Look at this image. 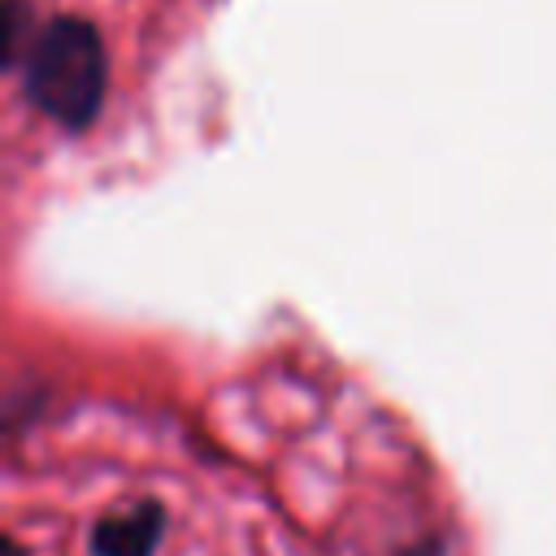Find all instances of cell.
Instances as JSON below:
<instances>
[{"mask_svg": "<svg viewBox=\"0 0 556 556\" xmlns=\"http://www.w3.org/2000/svg\"><path fill=\"white\" fill-rule=\"evenodd\" d=\"M161 539L165 508L156 500H139L91 526V556H156Z\"/></svg>", "mask_w": 556, "mask_h": 556, "instance_id": "7a4b0ae2", "label": "cell"}, {"mask_svg": "<svg viewBox=\"0 0 556 556\" xmlns=\"http://www.w3.org/2000/svg\"><path fill=\"white\" fill-rule=\"evenodd\" d=\"M109 87L104 39L87 17L56 13L30 39L26 56V96L52 122L83 130L96 122Z\"/></svg>", "mask_w": 556, "mask_h": 556, "instance_id": "6da1fadb", "label": "cell"}]
</instances>
